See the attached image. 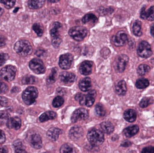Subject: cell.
I'll list each match as a JSON object with an SVG mask.
<instances>
[{
  "label": "cell",
  "mask_w": 154,
  "mask_h": 153,
  "mask_svg": "<svg viewBox=\"0 0 154 153\" xmlns=\"http://www.w3.org/2000/svg\"><path fill=\"white\" fill-rule=\"evenodd\" d=\"M14 49L21 56L25 57L31 54L32 48L30 43L27 40H20L15 43Z\"/></svg>",
  "instance_id": "6da1fadb"
},
{
  "label": "cell",
  "mask_w": 154,
  "mask_h": 153,
  "mask_svg": "<svg viewBox=\"0 0 154 153\" xmlns=\"http://www.w3.org/2000/svg\"><path fill=\"white\" fill-rule=\"evenodd\" d=\"M87 138L91 144L93 146H99L104 141L103 133L97 129H94L89 131L87 134Z\"/></svg>",
  "instance_id": "7a4b0ae2"
},
{
  "label": "cell",
  "mask_w": 154,
  "mask_h": 153,
  "mask_svg": "<svg viewBox=\"0 0 154 153\" xmlns=\"http://www.w3.org/2000/svg\"><path fill=\"white\" fill-rule=\"evenodd\" d=\"M38 94V92L36 87L29 86L23 93V100L26 105H31L35 102Z\"/></svg>",
  "instance_id": "3957f363"
},
{
  "label": "cell",
  "mask_w": 154,
  "mask_h": 153,
  "mask_svg": "<svg viewBox=\"0 0 154 153\" xmlns=\"http://www.w3.org/2000/svg\"><path fill=\"white\" fill-rule=\"evenodd\" d=\"M69 34L71 37L76 41H82L87 36L88 30L85 27L75 26L69 30Z\"/></svg>",
  "instance_id": "277c9868"
},
{
  "label": "cell",
  "mask_w": 154,
  "mask_h": 153,
  "mask_svg": "<svg viewBox=\"0 0 154 153\" xmlns=\"http://www.w3.org/2000/svg\"><path fill=\"white\" fill-rule=\"evenodd\" d=\"M16 69L14 66L8 65L3 67L0 71V77L7 81H11L16 75Z\"/></svg>",
  "instance_id": "5b68a950"
},
{
  "label": "cell",
  "mask_w": 154,
  "mask_h": 153,
  "mask_svg": "<svg viewBox=\"0 0 154 153\" xmlns=\"http://www.w3.org/2000/svg\"><path fill=\"white\" fill-rule=\"evenodd\" d=\"M137 53L139 56L145 58H148L152 54L151 46L145 41H142L139 44Z\"/></svg>",
  "instance_id": "8992f818"
},
{
  "label": "cell",
  "mask_w": 154,
  "mask_h": 153,
  "mask_svg": "<svg viewBox=\"0 0 154 153\" xmlns=\"http://www.w3.org/2000/svg\"><path fill=\"white\" fill-rule=\"evenodd\" d=\"M128 60V57L125 54L120 55L118 57L114 62V66L115 70L119 72H123L125 69Z\"/></svg>",
  "instance_id": "52a82bcc"
},
{
  "label": "cell",
  "mask_w": 154,
  "mask_h": 153,
  "mask_svg": "<svg viewBox=\"0 0 154 153\" xmlns=\"http://www.w3.org/2000/svg\"><path fill=\"white\" fill-rule=\"evenodd\" d=\"M30 68L37 74L44 73L46 71L43 62L38 58H34L30 62Z\"/></svg>",
  "instance_id": "ba28073f"
},
{
  "label": "cell",
  "mask_w": 154,
  "mask_h": 153,
  "mask_svg": "<svg viewBox=\"0 0 154 153\" xmlns=\"http://www.w3.org/2000/svg\"><path fill=\"white\" fill-rule=\"evenodd\" d=\"M73 62V56L71 54H64L60 56L59 65L62 69L67 70L70 68Z\"/></svg>",
  "instance_id": "9c48e42d"
},
{
  "label": "cell",
  "mask_w": 154,
  "mask_h": 153,
  "mask_svg": "<svg viewBox=\"0 0 154 153\" xmlns=\"http://www.w3.org/2000/svg\"><path fill=\"white\" fill-rule=\"evenodd\" d=\"M112 41L116 46H123L127 42V35L124 31H119L115 36L112 37Z\"/></svg>",
  "instance_id": "30bf717a"
},
{
  "label": "cell",
  "mask_w": 154,
  "mask_h": 153,
  "mask_svg": "<svg viewBox=\"0 0 154 153\" xmlns=\"http://www.w3.org/2000/svg\"><path fill=\"white\" fill-rule=\"evenodd\" d=\"M88 117V113L87 110L79 108L74 111L71 116V121L75 123L79 120H85Z\"/></svg>",
  "instance_id": "8fae6325"
},
{
  "label": "cell",
  "mask_w": 154,
  "mask_h": 153,
  "mask_svg": "<svg viewBox=\"0 0 154 153\" xmlns=\"http://www.w3.org/2000/svg\"><path fill=\"white\" fill-rule=\"evenodd\" d=\"M83 135V130L82 128L75 126L72 128L69 131V136L73 141H77L82 137Z\"/></svg>",
  "instance_id": "7c38bea8"
},
{
  "label": "cell",
  "mask_w": 154,
  "mask_h": 153,
  "mask_svg": "<svg viewBox=\"0 0 154 153\" xmlns=\"http://www.w3.org/2000/svg\"><path fill=\"white\" fill-rule=\"evenodd\" d=\"M140 17L143 19L154 20V6H152L146 10L144 7H143L141 9Z\"/></svg>",
  "instance_id": "4fadbf2b"
},
{
  "label": "cell",
  "mask_w": 154,
  "mask_h": 153,
  "mask_svg": "<svg viewBox=\"0 0 154 153\" xmlns=\"http://www.w3.org/2000/svg\"><path fill=\"white\" fill-rule=\"evenodd\" d=\"M29 143L30 145L36 149H40L42 146V140L39 135L34 134L30 137Z\"/></svg>",
  "instance_id": "5bb4252c"
},
{
  "label": "cell",
  "mask_w": 154,
  "mask_h": 153,
  "mask_svg": "<svg viewBox=\"0 0 154 153\" xmlns=\"http://www.w3.org/2000/svg\"><path fill=\"white\" fill-rule=\"evenodd\" d=\"M60 79L64 83L66 84H69L75 81L76 79V76L75 75L72 73L64 72L60 73Z\"/></svg>",
  "instance_id": "9a60e30c"
},
{
  "label": "cell",
  "mask_w": 154,
  "mask_h": 153,
  "mask_svg": "<svg viewBox=\"0 0 154 153\" xmlns=\"http://www.w3.org/2000/svg\"><path fill=\"white\" fill-rule=\"evenodd\" d=\"M92 63L90 61L82 62L79 67V72L83 75H89L92 72Z\"/></svg>",
  "instance_id": "2e32d148"
},
{
  "label": "cell",
  "mask_w": 154,
  "mask_h": 153,
  "mask_svg": "<svg viewBox=\"0 0 154 153\" xmlns=\"http://www.w3.org/2000/svg\"><path fill=\"white\" fill-rule=\"evenodd\" d=\"M62 130L57 128H52L47 132V137L50 141L55 142L57 140L60 134H62Z\"/></svg>",
  "instance_id": "e0dca14e"
},
{
  "label": "cell",
  "mask_w": 154,
  "mask_h": 153,
  "mask_svg": "<svg viewBox=\"0 0 154 153\" xmlns=\"http://www.w3.org/2000/svg\"><path fill=\"white\" fill-rule=\"evenodd\" d=\"M6 125L9 128H14L15 130L20 129L21 126V120L19 118L12 117L7 120Z\"/></svg>",
  "instance_id": "ac0fdd59"
},
{
  "label": "cell",
  "mask_w": 154,
  "mask_h": 153,
  "mask_svg": "<svg viewBox=\"0 0 154 153\" xmlns=\"http://www.w3.org/2000/svg\"><path fill=\"white\" fill-rule=\"evenodd\" d=\"M124 118L128 122L133 123L136 120V112L134 110H127L124 112Z\"/></svg>",
  "instance_id": "d6986e66"
},
{
  "label": "cell",
  "mask_w": 154,
  "mask_h": 153,
  "mask_svg": "<svg viewBox=\"0 0 154 153\" xmlns=\"http://www.w3.org/2000/svg\"><path fill=\"white\" fill-rule=\"evenodd\" d=\"M91 86V80L89 77L84 78L81 80L79 83V87L82 91L86 92L89 90Z\"/></svg>",
  "instance_id": "ffe728a7"
},
{
  "label": "cell",
  "mask_w": 154,
  "mask_h": 153,
  "mask_svg": "<svg viewBox=\"0 0 154 153\" xmlns=\"http://www.w3.org/2000/svg\"><path fill=\"white\" fill-rule=\"evenodd\" d=\"M139 127L137 125L130 126L124 129L123 133L127 137H131L135 135L138 131Z\"/></svg>",
  "instance_id": "44dd1931"
},
{
  "label": "cell",
  "mask_w": 154,
  "mask_h": 153,
  "mask_svg": "<svg viewBox=\"0 0 154 153\" xmlns=\"http://www.w3.org/2000/svg\"><path fill=\"white\" fill-rule=\"evenodd\" d=\"M116 93L119 96H124L126 93V84L124 81H120L116 86Z\"/></svg>",
  "instance_id": "7402d4cb"
},
{
  "label": "cell",
  "mask_w": 154,
  "mask_h": 153,
  "mask_svg": "<svg viewBox=\"0 0 154 153\" xmlns=\"http://www.w3.org/2000/svg\"><path fill=\"white\" fill-rule=\"evenodd\" d=\"M96 92L91 91L87 95H85L84 104L88 107H91L95 102Z\"/></svg>",
  "instance_id": "603a6c76"
},
{
  "label": "cell",
  "mask_w": 154,
  "mask_h": 153,
  "mask_svg": "<svg viewBox=\"0 0 154 153\" xmlns=\"http://www.w3.org/2000/svg\"><path fill=\"white\" fill-rule=\"evenodd\" d=\"M56 117H57V114L54 111H47L42 114L40 116V121L41 122H46L48 120L55 119Z\"/></svg>",
  "instance_id": "cb8c5ba5"
},
{
  "label": "cell",
  "mask_w": 154,
  "mask_h": 153,
  "mask_svg": "<svg viewBox=\"0 0 154 153\" xmlns=\"http://www.w3.org/2000/svg\"><path fill=\"white\" fill-rule=\"evenodd\" d=\"M45 0H29L28 2V6L31 9H39L45 4Z\"/></svg>",
  "instance_id": "d4e9b609"
},
{
  "label": "cell",
  "mask_w": 154,
  "mask_h": 153,
  "mask_svg": "<svg viewBox=\"0 0 154 153\" xmlns=\"http://www.w3.org/2000/svg\"><path fill=\"white\" fill-rule=\"evenodd\" d=\"M100 127L103 132L108 134H111L114 131V126L110 122L108 121L101 123Z\"/></svg>",
  "instance_id": "484cf974"
},
{
  "label": "cell",
  "mask_w": 154,
  "mask_h": 153,
  "mask_svg": "<svg viewBox=\"0 0 154 153\" xmlns=\"http://www.w3.org/2000/svg\"><path fill=\"white\" fill-rule=\"evenodd\" d=\"M62 27V25L60 22H55L53 23L52 28L50 31V34L53 38L58 37H59V30Z\"/></svg>",
  "instance_id": "4316f807"
},
{
  "label": "cell",
  "mask_w": 154,
  "mask_h": 153,
  "mask_svg": "<svg viewBox=\"0 0 154 153\" xmlns=\"http://www.w3.org/2000/svg\"><path fill=\"white\" fill-rule=\"evenodd\" d=\"M133 30L136 36L140 37L142 35V23L140 21H136L133 24Z\"/></svg>",
  "instance_id": "83f0119b"
},
{
  "label": "cell",
  "mask_w": 154,
  "mask_h": 153,
  "mask_svg": "<svg viewBox=\"0 0 154 153\" xmlns=\"http://www.w3.org/2000/svg\"><path fill=\"white\" fill-rule=\"evenodd\" d=\"M149 85V81L145 78H140L138 79L136 83V86L138 89H145L148 87Z\"/></svg>",
  "instance_id": "f1b7e54d"
},
{
  "label": "cell",
  "mask_w": 154,
  "mask_h": 153,
  "mask_svg": "<svg viewBox=\"0 0 154 153\" xmlns=\"http://www.w3.org/2000/svg\"><path fill=\"white\" fill-rule=\"evenodd\" d=\"M151 68L146 64H141L138 66L137 69V73L141 76L145 75L150 72Z\"/></svg>",
  "instance_id": "f546056e"
},
{
  "label": "cell",
  "mask_w": 154,
  "mask_h": 153,
  "mask_svg": "<svg viewBox=\"0 0 154 153\" xmlns=\"http://www.w3.org/2000/svg\"><path fill=\"white\" fill-rule=\"evenodd\" d=\"M97 20V18L93 13H88L86 14L82 19V22L83 23H87L89 22H96Z\"/></svg>",
  "instance_id": "4dcf8cb0"
},
{
  "label": "cell",
  "mask_w": 154,
  "mask_h": 153,
  "mask_svg": "<svg viewBox=\"0 0 154 153\" xmlns=\"http://www.w3.org/2000/svg\"><path fill=\"white\" fill-rule=\"evenodd\" d=\"M14 146L15 149V152L24 153L26 152L25 151V147L23 145L20 140H17L14 143Z\"/></svg>",
  "instance_id": "1f68e13d"
},
{
  "label": "cell",
  "mask_w": 154,
  "mask_h": 153,
  "mask_svg": "<svg viewBox=\"0 0 154 153\" xmlns=\"http://www.w3.org/2000/svg\"><path fill=\"white\" fill-rule=\"evenodd\" d=\"M57 68H53L51 70V73L50 75L48 77L47 80V83L48 84L53 83L56 81V76L57 73Z\"/></svg>",
  "instance_id": "d6a6232c"
},
{
  "label": "cell",
  "mask_w": 154,
  "mask_h": 153,
  "mask_svg": "<svg viewBox=\"0 0 154 153\" xmlns=\"http://www.w3.org/2000/svg\"><path fill=\"white\" fill-rule=\"evenodd\" d=\"M36 78L32 75H26L22 80V83L24 84H31L35 83Z\"/></svg>",
  "instance_id": "836d02e7"
},
{
  "label": "cell",
  "mask_w": 154,
  "mask_h": 153,
  "mask_svg": "<svg viewBox=\"0 0 154 153\" xmlns=\"http://www.w3.org/2000/svg\"><path fill=\"white\" fill-rule=\"evenodd\" d=\"M32 29L38 36L41 37L42 36L44 31V29L42 25H41L39 23H35L32 26Z\"/></svg>",
  "instance_id": "e575fe53"
},
{
  "label": "cell",
  "mask_w": 154,
  "mask_h": 153,
  "mask_svg": "<svg viewBox=\"0 0 154 153\" xmlns=\"http://www.w3.org/2000/svg\"><path fill=\"white\" fill-rule=\"evenodd\" d=\"M153 102V100L151 98L145 97V98H143L142 99L139 103V106L141 108L146 107L150 104L152 103Z\"/></svg>",
  "instance_id": "d590c367"
},
{
  "label": "cell",
  "mask_w": 154,
  "mask_h": 153,
  "mask_svg": "<svg viewBox=\"0 0 154 153\" xmlns=\"http://www.w3.org/2000/svg\"><path fill=\"white\" fill-rule=\"evenodd\" d=\"M95 111H96V114L99 116H103L106 114V110L104 107L102 106V104L100 103H98L96 105L95 107Z\"/></svg>",
  "instance_id": "8d00e7d4"
},
{
  "label": "cell",
  "mask_w": 154,
  "mask_h": 153,
  "mask_svg": "<svg viewBox=\"0 0 154 153\" xmlns=\"http://www.w3.org/2000/svg\"><path fill=\"white\" fill-rule=\"evenodd\" d=\"M64 102V100L62 97L57 96L53 100L52 105L55 107L57 108L63 105Z\"/></svg>",
  "instance_id": "74e56055"
},
{
  "label": "cell",
  "mask_w": 154,
  "mask_h": 153,
  "mask_svg": "<svg viewBox=\"0 0 154 153\" xmlns=\"http://www.w3.org/2000/svg\"><path fill=\"white\" fill-rule=\"evenodd\" d=\"M0 2L7 9H11L14 6L16 0H0Z\"/></svg>",
  "instance_id": "f35d334b"
},
{
  "label": "cell",
  "mask_w": 154,
  "mask_h": 153,
  "mask_svg": "<svg viewBox=\"0 0 154 153\" xmlns=\"http://www.w3.org/2000/svg\"><path fill=\"white\" fill-rule=\"evenodd\" d=\"M60 153H74L75 150L71 146L68 144H65L61 146L60 150Z\"/></svg>",
  "instance_id": "ab89813d"
},
{
  "label": "cell",
  "mask_w": 154,
  "mask_h": 153,
  "mask_svg": "<svg viewBox=\"0 0 154 153\" xmlns=\"http://www.w3.org/2000/svg\"><path fill=\"white\" fill-rule=\"evenodd\" d=\"M10 115L7 111H0V121H7Z\"/></svg>",
  "instance_id": "60d3db41"
},
{
  "label": "cell",
  "mask_w": 154,
  "mask_h": 153,
  "mask_svg": "<svg viewBox=\"0 0 154 153\" xmlns=\"http://www.w3.org/2000/svg\"><path fill=\"white\" fill-rule=\"evenodd\" d=\"M9 58V55L7 54L2 53L0 54V66L4 64L7 59Z\"/></svg>",
  "instance_id": "b9f144b4"
},
{
  "label": "cell",
  "mask_w": 154,
  "mask_h": 153,
  "mask_svg": "<svg viewBox=\"0 0 154 153\" xmlns=\"http://www.w3.org/2000/svg\"><path fill=\"white\" fill-rule=\"evenodd\" d=\"M62 42L61 38L60 37H58L53 38L52 40V44L55 48H58Z\"/></svg>",
  "instance_id": "7bdbcfd3"
},
{
  "label": "cell",
  "mask_w": 154,
  "mask_h": 153,
  "mask_svg": "<svg viewBox=\"0 0 154 153\" xmlns=\"http://www.w3.org/2000/svg\"><path fill=\"white\" fill-rule=\"evenodd\" d=\"M84 98L85 95L82 93H78L75 96V99L79 102L80 104L82 105H84Z\"/></svg>",
  "instance_id": "ee69618b"
},
{
  "label": "cell",
  "mask_w": 154,
  "mask_h": 153,
  "mask_svg": "<svg viewBox=\"0 0 154 153\" xmlns=\"http://www.w3.org/2000/svg\"><path fill=\"white\" fill-rule=\"evenodd\" d=\"M8 86L5 83L0 81V94L5 93L8 91Z\"/></svg>",
  "instance_id": "f6af8a7d"
},
{
  "label": "cell",
  "mask_w": 154,
  "mask_h": 153,
  "mask_svg": "<svg viewBox=\"0 0 154 153\" xmlns=\"http://www.w3.org/2000/svg\"><path fill=\"white\" fill-rule=\"evenodd\" d=\"M8 100L5 97L0 96V106L5 107L8 105Z\"/></svg>",
  "instance_id": "bcb514c9"
},
{
  "label": "cell",
  "mask_w": 154,
  "mask_h": 153,
  "mask_svg": "<svg viewBox=\"0 0 154 153\" xmlns=\"http://www.w3.org/2000/svg\"><path fill=\"white\" fill-rule=\"evenodd\" d=\"M142 153H154V147L153 146H148L145 147L143 149Z\"/></svg>",
  "instance_id": "7dc6e473"
},
{
  "label": "cell",
  "mask_w": 154,
  "mask_h": 153,
  "mask_svg": "<svg viewBox=\"0 0 154 153\" xmlns=\"http://www.w3.org/2000/svg\"><path fill=\"white\" fill-rule=\"evenodd\" d=\"M5 136L4 132L0 130V144L5 143Z\"/></svg>",
  "instance_id": "c3c4849f"
},
{
  "label": "cell",
  "mask_w": 154,
  "mask_h": 153,
  "mask_svg": "<svg viewBox=\"0 0 154 153\" xmlns=\"http://www.w3.org/2000/svg\"><path fill=\"white\" fill-rule=\"evenodd\" d=\"M131 144H132V143L130 141L126 140V141H125L122 142L121 146H124V147H128V146H131Z\"/></svg>",
  "instance_id": "681fc988"
},
{
  "label": "cell",
  "mask_w": 154,
  "mask_h": 153,
  "mask_svg": "<svg viewBox=\"0 0 154 153\" xmlns=\"http://www.w3.org/2000/svg\"><path fill=\"white\" fill-rule=\"evenodd\" d=\"M5 44V40L3 37H0V47L3 46Z\"/></svg>",
  "instance_id": "f907efd6"
},
{
  "label": "cell",
  "mask_w": 154,
  "mask_h": 153,
  "mask_svg": "<svg viewBox=\"0 0 154 153\" xmlns=\"http://www.w3.org/2000/svg\"><path fill=\"white\" fill-rule=\"evenodd\" d=\"M151 34L154 38V24L151 28Z\"/></svg>",
  "instance_id": "816d5d0a"
},
{
  "label": "cell",
  "mask_w": 154,
  "mask_h": 153,
  "mask_svg": "<svg viewBox=\"0 0 154 153\" xmlns=\"http://www.w3.org/2000/svg\"><path fill=\"white\" fill-rule=\"evenodd\" d=\"M60 0H48V2L50 3H55L59 1Z\"/></svg>",
  "instance_id": "f5cc1de1"
},
{
  "label": "cell",
  "mask_w": 154,
  "mask_h": 153,
  "mask_svg": "<svg viewBox=\"0 0 154 153\" xmlns=\"http://www.w3.org/2000/svg\"><path fill=\"white\" fill-rule=\"evenodd\" d=\"M8 152L7 149H5V148H0V153H6Z\"/></svg>",
  "instance_id": "db71d44e"
},
{
  "label": "cell",
  "mask_w": 154,
  "mask_h": 153,
  "mask_svg": "<svg viewBox=\"0 0 154 153\" xmlns=\"http://www.w3.org/2000/svg\"><path fill=\"white\" fill-rule=\"evenodd\" d=\"M3 10L2 9V8L0 7V17L2 16V14L3 13Z\"/></svg>",
  "instance_id": "11a10c76"
},
{
  "label": "cell",
  "mask_w": 154,
  "mask_h": 153,
  "mask_svg": "<svg viewBox=\"0 0 154 153\" xmlns=\"http://www.w3.org/2000/svg\"><path fill=\"white\" fill-rule=\"evenodd\" d=\"M147 1H153V0H147Z\"/></svg>",
  "instance_id": "9f6ffc18"
}]
</instances>
